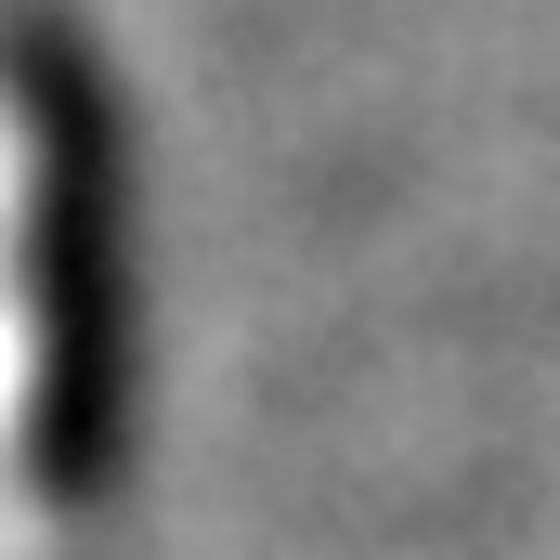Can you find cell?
I'll list each match as a JSON object with an SVG mask.
<instances>
[{
    "label": "cell",
    "instance_id": "obj_1",
    "mask_svg": "<svg viewBox=\"0 0 560 560\" xmlns=\"http://www.w3.org/2000/svg\"><path fill=\"white\" fill-rule=\"evenodd\" d=\"M26 339H39V482L92 509L131 430V183L92 52L39 13L26 26Z\"/></svg>",
    "mask_w": 560,
    "mask_h": 560
}]
</instances>
